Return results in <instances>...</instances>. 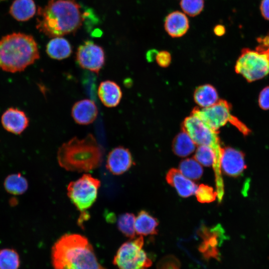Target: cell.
<instances>
[{
    "mask_svg": "<svg viewBox=\"0 0 269 269\" xmlns=\"http://www.w3.org/2000/svg\"><path fill=\"white\" fill-rule=\"evenodd\" d=\"M196 145L189 134L182 130L174 137L172 147L176 155L185 157L194 152Z\"/></svg>",
    "mask_w": 269,
    "mask_h": 269,
    "instance_id": "23",
    "label": "cell"
},
{
    "mask_svg": "<svg viewBox=\"0 0 269 269\" xmlns=\"http://www.w3.org/2000/svg\"><path fill=\"white\" fill-rule=\"evenodd\" d=\"M76 60L81 68L98 74L105 64V51L93 41L87 40L78 47Z\"/></svg>",
    "mask_w": 269,
    "mask_h": 269,
    "instance_id": "9",
    "label": "cell"
},
{
    "mask_svg": "<svg viewBox=\"0 0 269 269\" xmlns=\"http://www.w3.org/2000/svg\"><path fill=\"white\" fill-rule=\"evenodd\" d=\"M260 43L255 50L243 48L235 65L236 72L249 82L261 79L269 73V45Z\"/></svg>",
    "mask_w": 269,
    "mask_h": 269,
    "instance_id": "5",
    "label": "cell"
},
{
    "mask_svg": "<svg viewBox=\"0 0 269 269\" xmlns=\"http://www.w3.org/2000/svg\"><path fill=\"white\" fill-rule=\"evenodd\" d=\"M157 51L155 49H152L148 51L146 54V58L149 61H151L153 58H155Z\"/></svg>",
    "mask_w": 269,
    "mask_h": 269,
    "instance_id": "36",
    "label": "cell"
},
{
    "mask_svg": "<svg viewBox=\"0 0 269 269\" xmlns=\"http://www.w3.org/2000/svg\"><path fill=\"white\" fill-rule=\"evenodd\" d=\"M85 14L76 0H49L37 9L36 27L50 38L61 37L76 32Z\"/></svg>",
    "mask_w": 269,
    "mask_h": 269,
    "instance_id": "1",
    "label": "cell"
},
{
    "mask_svg": "<svg viewBox=\"0 0 269 269\" xmlns=\"http://www.w3.org/2000/svg\"><path fill=\"white\" fill-rule=\"evenodd\" d=\"M0 121L5 131L15 134H21L29 123L28 117L23 111L12 107L4 112Z\"/></svg>",
    "mask_w": 269,
    "mask_h": 269,
    "instance_id": "13",
    "label": "cell"
},
{
    "mask_svg": "<svg viewBox=\"0 0 269 269\" xmlns=\"http://www.w3.org/2000/svg\"><path fill=\"white\" fill-rule=\"evenodd\" d=\"M231 105L224 100H219L213 105L202 109L194 108L192 113L198 117L213 130L218 132L225 125L231 117Z\"/></svg>",
    "mask_w": 269,
    "mask_h": 269,
    "instance_id": "10",
    "label": "cell"
},
{
    "mask_svg": "<svg viewBox=\"0 0 269 269\" xmlns=\"http://www.w3.org/2000/svg\"><path fill=\"white\" fill-rule=\"evenodd\" d=\"M54 269H106L99 262L88 239L78 234H66L51 249Z\"/></svg>",
    "mask_w": 269,
    "mask_h": 269,
    "instance_id": "2",
    "label": "cell"
},
{
    "mask_svg": "<svg viewBox=\"0 0 269 269\" xmlns=\"http://www.w3.org/2000/svg\"><path fill=\"white\" fill-rule=\"evenodd\" d=\"M98 96L106 107L113 108L117 106L122 98V91L119 85L111 80L101 82L98 89Z\"/></svg>",
    "mask_w": 269,
    "mask_h": 269,
    "instance_id": "17",
    "label": "cell"
},
{
    "mask_svg": "<svg viewBox=\"0 0 269 269\" xmlns=\"http://www.w3.org/2000/svg\"><path fill=\"white\" fill-rule=\"evenodd\" d=\"M229 122L244 135H248L250 133V130L247 127L236 117L231 115Z\"/></svg>",
    "mask_w": 269,
    "mask_h": 269,
    "instance_id": "33",
    "label": "cell"
},
{
    "mask_svg": "<svg viewBox=\"0 0 269 269\" xmlns=\"http://www.w3.org/2000/svg\"><path fill=\"white\" fill-rule=\"evenodd\" d=\"M221 170L227 175L237 176L246 168L242 152L230 147H222L220 158Z\"/></svg>",
    "mask_w": 269,
    "mask_h": 269,
    "instance_id": "11",
    "label": "cell"
},
{
    "mask_svg": "<svg viewBox=\"0 0 269 269\" xmlns=\"http://www.w3.org/2000/svg\"><path fill=\"white\" fill-rule=\"evenodd\" d=\"M36 7L33 0H14L9 7V13L18 21H26L35 14Z\"/></svg>",
    "mask_w": 269,
    "mask_h": 269,
    "instance_id": "19",
    "label": "cell"
},
{
    "mask_svg": "<svg viewBox=\"0 0 269 269\" xmlns=\"http://www.w3.org/2000/svg\"><path fill=\"white\" fill-rule=\"evenodd\" d=\"M47 54L52 59L63 60L69 57L72 49L69 42L62 37L52 38L46 46Z\"/></svg>",
    "mask_w": 269,
    "mask_h": 269,
    "instance_id": "20",
    "label": "cell"
},
{
    "mask_svg": "<svg viewBox=\"0 0 269 269\" xmlns=\"http://www.w3.org/2000/svg\"><path fill=\"white\" fill-rule=\"evenodd\" d=\"M135 218L134 214L126 213L120 215L117 220L118 229L126 237L133 239L135 237Z\"/></svg>",
    "mask_w": 269,
    "mask_h": 269,
    "instance_id": "27",
    "label": "cell"
},
{
    "mask_svg": "<svg viewBox=\"0 0 269 269\" xmlns=\"http://www.w3.org/2000/svg\"><path fill=\"white\" fill-rule=\"evenodd\" d=\"M98 109L95 103L90 99L79 100L74 104L71 109V116L78 124L88 125L97 119Z\"/></svg>",
    "mask_w": 269,
    "mask_h": 269,
    "instance_id": "15",
    "label": "cell"
},
{
    "mask_svg": "<svg viewBox=\"0 0 269 269\" xmlns=\"http://www.w3.org/2000/svg\"><path fill=\"white\" fill-rule=\"evenodd\" d=\"M179 170L185 177L192 180L199 179L203 172L202 166L194 158L182 160L179 165Z\"/></svg>",
    "mask_w": 269,
    "mask_h": 269,
    "instance_id": "25",
    "label": "cell"
},
{
    "mask_svg": "<svg viewBox=\"0 0 269 269\" xmlns=\"http://www.w3.org/2000/svg\"><path fill=\"white\" fill-rule=\"evenodd\" d=\"M200 236L203 241L199 250L206 259L218 258V246L221 241L223 231L221 227L217 226L211 229L205 227L201 229Z\"/></svg>",
    "mask_w": 269,
    "mask_h": 269,
    "instance_id": "14",
    "label": "cell"
},
{
    "mask_svg": "<svg viewBox=\"0 0 269 269\" xmlns=\"http://www.w3.org/2000/svg\"><path fill=\"white\" fill-rule=\"evenodd\" d=\"M182 130L189 134L197 145H206L217 150L222 148L218 132L211 129L194 114H191L185 118L182 125Z\"/></svg>",
    "mask_w": 269,
    "mask_h": 269,
    "instance_id": "8",
    "label": "cell"
},
{
    "mask_svg": "<svg viewBox=\"0 0 269 269\" xmlns=\"http://www.w3.org/2000/svg\"><path fill=\"white\" fill-rule=\"evenodd\" d=\"M155 59L160 67L165 68L168 67L171 61L170 53L167 51H157Z\"/></svg>",
    "mask_w": 269,
    "mask_h": 269,
    "instance_id": "31",
    "label": "cell"
},
{
    "mask_svg": "<svg viewBox=\"0 0 269 269\" xmlns=\"http://www.w3.org/2000/svg\"><path fill=\"white\" fill-rule=\"evenodd\" d=\"M180 5L182 10L190 16L199 14L204 6V0H181Z\"/></svg>",
    "mask_w": 269,
    "mask_h": 269,
    "instance_id": "28",
    "label": "cell"
},
{
    "mask_svg": "<svg viewBox=\"0 0 269 269\" xmlns=\"http://www.w3.org/2000/svg\"><path fill=\"white\" fill-rule=\"evenodd\" d=\"M39 57L37 44L30 35L14 32L0 40V69L4 71H23Z\"/></svg>",
    "mask_w": 269,
    "mask_h": 269,
    "instance_id": "4",
    "label": "cell"
},
{
    "mask_svg": "<svg viewBox=\"0 0 269 269\" xmlns=\"http://www.w3.org/2000/svg\"><path fill=\"white\" fill-rule=\"evenodd\" d=\"M133 164L129 150L123 146H118L109 153L106 167L113 174L118 175L128 171Z\"/></svg>",
    "mask_w": 269,
    "mask_h": 269,
    "instance_id": "12",
    "label": "cell"
},
{
    "mask_svg": "<svg viewBox=\"0 0 269 269\" xmlns=\"http://www.w3.org/2000/svg\"><path fill=\"white\" fill-rule=\"evenodd\" d=\"M259 104L263 110H269V86L264 88L259 97Z\"/></svg>",
    "mask_w": 269,
    "mask_h": 269,
    "instance_id": "32",
    "label": "cell"
},
{
    "mask_svg": "<svg viewBox=\"0 0 269 269\" xmlns=\"http://www.w3.org/2000/svg\"><path fill=\"white\" fill-rule=\"evenodd\" d=\"M164 26L166 32L171 37H180L187 32L189 23L187 17L184 13L174 11L166 15Z\"/></svg>",
    "mask_w": 269,
    "mask_h": 269,
    "instance_id": "18",
    "label": "cell"
},
{
    "mask_svg": "<svg viewBox=\"0 0 269 269\" xmlns=\"http://www.w3.org/2000/svg\"><path fill=\"white\" fill-rule=\"evenodd\" d=\"M213 31L215 35L221 36L225 33L226 29L224 25L218 24L214 27Z\"/></svg>",
    "mask_w": 269,
    "mask_h": 269,
    "instance_id": "35",
    "label": "cell"
},
{
    "mask_svg": "<svg viewBox=\"0 0 269 269\" xmlns=\"http://www.w3.org/2000/svg\"><path fill=\"white\" fill-rule=\"evenodd\" d=\"M195 194L197 200L202 203L211 202L217 196L216 191L212 187L203 184L198 187Z\"/></svg>",
    "mask_w": 269,
    "mask_h": 269,
    "instance_id": "29",
    "label": "cell"
},
{
    "mask_svg": "<svg viewBox=\"0 0 269 269\" xmlns=\"http://www.w3.org/2000/svg\"><path fill=\"white\" fill-rule=\"evenodd\" d=\"M102 152L94 136L89 134L83 138L74 137L58 148L57 160L66 170L88 172L98 167Z\"/></svg>",
    "mask_w": 269,
    "mask_h": 269,
    "instance_id": "3",
    "label": "cell"
},
{
    "mask_svg": "<svg viewBox=\"0 0 269 269\" xmlns=\"http://www.w3.org/2000/svg\"><path fill=\"white\" fill-rule=\"evenodd\" d=\"M3 187L8 193L13 195H20L28 189L27 179L20 173L7 175L3 181Z\"/></svg>",
    "mask_w": 269,
    "mask_h": 269,
    "instance_id": "24",
    "label": "cell"
},
{
    "mask_svg": "<svg viewBox=\"0 0 269 269\" xmlns=\"http://www.w3.org/2000/svg\"><path fill=\"white\" fill-rule=\"evenodd\" d=\"M20 260L18 253L12 248L0 250V269H19Z\"/></svg>",
    "mask_w": 269,
    "mask_h": 269,
    "instance_id": "26",
    "label": "cell"
},
{
    "mask_svg": "<svg viewBox=\"0 0 269 269\" xmlns=\"http://www.w3.org/2000/svg\"><path fill=\"white\" fill-rule=\"evenodd\" d=\"M158 225L157 219L147 212L141 210L138 213L135 220V232L138 235L144 236L156 234Z\"/></svg>",
    "mask_w": 269,
    "mask_h": 269,
    "instance_id": "21",
    "label": "cell"
},
{
    "mask_svg": "<svg viewBox=\"0 0 269 269\" xmlns=\"http://www.w3.org/2000/svg\"><path fill=\"white\" fill-rule=\"evenodd\" d=\"M157 269H180V263L174 256L167 255L158 262Z\"/></svg>",
    "mask_w": 269,
    "mask_h": 269,
    "instance_id": "30",
    "label": "cell"
},
{
    "mask_svg": "<svg viewBox=\"0 0 269 269\" xmlns=\"http://www.w3.org/2000/svg\"><path fill=\"white\" fill-rule=\"evenodd\" d=\"M262 16L266 20H269V0H262L260 5Z\"/></svg>",
    "mask_w": 269,
    "mask_h": 269,
    "instance_id": "34",
    "label": "cell"
},
{
    "mask_svg": "<svg viewBox=\"0 0 269 269\" xmlns=\"http://www.w3.org/2000/svg\"><path fill=\"white\" fill-rule=\"evenodd\" d=\"M166 179L182 197H188L195 194L198 188L194 182L183 175L179 169L174 168L168 171Z\"/></svg>",
    "mask_w": 269,
    "mask_h": 269,
    "instance_id": "16",
    "label": "cell"
},
{
    "mask_svg": "<svg viewBox=\"0 0 269 269\" xmlns=\"http://www.w3.org/2000/svg\"><path fill=\"white\" fill-rule=\"evenodd\" d=\"M100 181L89 174H84L67 187V195L77 209L83 212L90 208L97 199Z\"/></svg>",
    "mask_w": 269,
    "mask_h": 269,
    "instance_id": "7",
    "label": "cell"
},
{
    "mask_svg": "<svg viewBox=\"0 0 269 269\" xmlns=\"http://www.w3.org/2000/svg\"><path fill=\"white\" fill-rule=\"evenodd\" d=\"M123 244L114 258L113 263L119 269H147L151 260L142 249L141 236Z\"/></svg>",
    "mask_w": 269,
    "mask_h": 269,
    "instance_id": "6",
    "label": "cell"
},
{
    "mask_svg": "<svg viewBox=\"0 0 269 269\" xmlns=\"http://www.w3.org/2000/svg\"><path fill=\"white\" fill-rule=\"evenodd\" d=\"M193 98L195 103L202 108L210 107L219 100L216 89L210 84L198 87L194 91Z\"/></svg>",
    "mask_w": 269,
    "mask_h": 269,
    "instance_id": "22",
    "label": "cell"
}]
</instances>
